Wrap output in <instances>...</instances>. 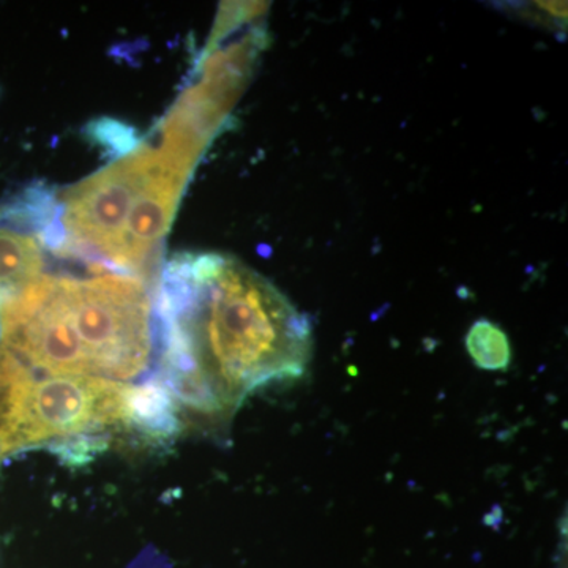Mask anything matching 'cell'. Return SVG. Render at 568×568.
<instances>
[{
    "label": "cell",
    "instance_id": "cell-5",
    "mask_svg": "<svg viewBox=\"0 0 568 568\" xmlns=\"http://www.w3.org/2000/svg\"><path fill=\"white\" fill-rule=\"evenodd\" d=\"M466 349L478 368L506 372L511 362L508 336L499 325L488 320L473 324L466 336Z\"/></svg>",
    "mask_w": 568,
    "mask_h": 568
},
{
    "label": "cell",
    "instance_id": "cell-4",
    "mask_svg": "<svg viewBox=\"0 0 568 568\" xmlns=\"http://www.w3.org/2000/svg\"><path fill=\"white\" fill-rule=\"evenodd\" d=\"M43 246L33 235L0 230V305L43 278Z\"/></svg>",
    "mask_w": 568,
    "mask_h": 568
},
{
    "label": "cell",
    "instance_id": "cell-3",
    "mask_svg": "<svg viewBox=\"0 0 568 568\" xmlns=\"http://www.w3.org/2000/svg\"><path fill=\"white\" fill-rule=\"evenodd\" d=\"M132 390L103 377L41 375L24 366L14 388L3 455L129 425Z\"/></svg>",
    "mask_w": 568,
    "mask_h": 568
},
{
    "label": "cell",
    "instance_id": "cell-2",
    "mask_svg": "<svg viewBox=\"0 0 568 568\" xmlns=\"http://www.w3.org/2000/svg\"><path fill=\"white\" fill-rule=\"evenodd\" d=\"M152 335L151 294L136 276L44 275L0 305V351L41 375L125 383L151 364Z\"/></svg>",
    "mask_w": 568,
    "mask_h": 568
},
{
    "label": "cell",
    "instance_id": "cell-1",
    "mask_svg": "<svg viewBox=\"0 0 568 568\" xmlns=\"http://www.w3.org/2000/svg\"><path fill=\"white\" fill-rule=\"evenodd\" d=\"M163 387L194 413H233L260 388L304 375L308 316L248 265L224 254H183L159 294Z\"/></svg>",
    "mask_w": 568,
    "mask_h": 568
}]
</instances>
